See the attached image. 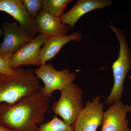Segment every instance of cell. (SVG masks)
I'll return each mask as SVG.
<instances>
[{"label":"cell","mask_w":131,"mask_h":131,"mask_svg":"<svg viewBox=\"0 0 131 131\" xmlns=\"http://www.w3.org/2000/svg\"><path fill=\"white\" fill-rule=\"evenodd\" d=\"M35 74L44 83L41 91L45 96L50 98L54 91H61L76 79L75 73L68 69L57 70L51 63L42 64L34 71Z\"/></svg>","instance_id":"5"},{"label":"cell","mask_w":131,"mask_h":131,"mask_svg":"<svg viewBox=\"0 0 131 131\" xmlns=\"http://www.w3.org/2000/svg\"><path fill=\"white\" fill-rule=\"evenodd\" d=\"M10 15L17 20L20 26L33 37L38 33L36 20L28 13L22 0H0V12Z\"/></svg>","instance_id":"10"},{"label":"cell","mask_w":131,"mask_h":131,"mask_svg":"<svg viewBox=\"0 0 131 131\" xmlns=\"http://www.w3.org/2000/svg\"><path fill=\"white\" fill-rule=\"evenodd\" d=\"M37 131H74L71 125H68L55 115L52 119L40 125Z\"/></svg>","instance_id":"15"},{"label":"cell","mask_w":131,"mask_h":131,"mask_svg":"<svg viewBox=\"0 0 131 131\" xmlns=\"http://www.w3.org/2000/svg\"><path fill=\"white\" fill-rule=\"evenodd\" d=\"M71 0H42V9L57 17L63 15L64 9Z\"/></svg>","instance_id":"14"},{"label":"cell","mask_w":131,"mask_h":131,"mask_svg":"<svg viewBox=\"0 0 131 131\" xmlns=\"http://www.w3.org/2000/svg\"><path fill=\"white\" fill-rule=\"evenodd\" d=\"M3 35V31L2 28L0 26V42H1V39Z\"/></svg>","instance_id":"19"},{"label":"cell","mask_w":131,"mask_h":131,"mask_svg":"<svg viewBox=\"0 0 131 131\" xmlns=\"http://www.w3.org/2000/svg\"><path fill=\"white\" fill-rule=\"evenodd\" d=\"M124 131H131V129H129V128H127V129H126L125 130H124Z\"/></svg>","instance_id":"20"},{"label":"cell","mask_w":131,"mask_h":131,"mask_svg":"<svg viewBox=\"0 0 131 131\" xmlns=\"http://www.w3.org/2000/svg\"><path fill=\"white\" fill-rule=\"evenodd\" d=\"M101 99L98 95L91 101H86L85 106L71 125L74 131H96L102 125L104 106Z\"/></svg>","instance_id":"7"},{"label":"cell","mask_w":131,"mask_h":131,"mask_svg":"<svg viewBox=\"0 0 131 131\" xmlns=\"http://www.w3.org/2000/svg\"><path fill=\"white\" fill-rule=\"evenodd\" d=\"M131 113V105L118 101L109 106L104 112L102 131H124L128 128L126 115Z\"/></svg>","instance_id":"9"},{"label":"cell","mask_w":131,"mask_h":131,"mask_svg":"<svg viewBox=\"0 0 131 131\" xmlns=\"http://www.w3.org/2000/svg\"><path fill=\"white\" fill-rule=\"evenodd\" d=\"M119 41V51L118 58L112 66L114 83L109 96L105 101L106 105H111L121 100L123 96L124 83L127 75L131 68V53L127 39L122 29L110 26Z\"/></svg>","instance_id":"3"},{"label":"cell","mask_w":131,"mask_h":131,"mask_svg":"<svg viewBox=\"0 0 131 131\" xmlns=\"http://www.w3.org/2000/svg\"><path fill=\"white\" fill-rule=\"evenodd\" d=\"M50 101L41 90L13 105L0 103V125L15 131H37V125L44 122Z\"/></svg>","instance_id":"1"},{"label":"cell","mask_w":131,"mask_h":131,"mask_svg":"<svg viewBox=\"0 0 131 131\" xmlns=\"http://www.w3.org/2000/svg\"><path fill=\"white\" fill-rule=\"evenodd\" d=\"M22 1L28 13L35 19L42 9V0H22Z\"/></svg>","instance_id":"16"},{"label":"cell","mask_w":131,"mask_h":131,"mask_svg":"<svg viewBox=\"0 0 131 131\" xmlns=\"http://www.w3.org/2000/svg\"><path fill=\"white\" fill-rule=\"evenodd\" d=\"M61 91V96L55 102L52 110L66 124L72 125L84 107L82 89L74 82L68 84Z\"/></svg>","instance_id":"4"},{"label":"cell","mask_w":131,"mask_h":131,"mask_svg":"<svg viewBox=\"0 0 131 131\" xmlns=\"http://www.w3.org/2000/svg\"><path fill=\"white\" fill-rule=\"evenodd\" d=\"M82 37V33L79 31L70 35L50 37L40 49L39 58L42 65L54 58L64 45L71 41L80 42Z\"/></svg>","instance_id":"12"},{"label":"cell","mask_w":131,"mask_h":131,"mask_svg":"<svg viewBox=\"0 0 131 131\" xmlns=\"http://www.w3.org/2000/svg\"><path fill=\"white\" fill-rule=\"evenodd\" d=\"M0 131H15L14 130H11L6 128L0 125Z\"/></svg>","instance_id":"18"},{"label":"cell","mask_w":131,"mask_h":131,"mask_svg":"<svg viewBox=\"0 0 131 131\" xmlns=\"http://www.w3.org/2000/svg\"><path fill=\"white\" fill-rule=\"evenodd\" d=\"M2 26L3 39L0 43V56L9 59L15 52L32 40L34 37L16 21L5 22Z\"/></svg>","instance_id":"6"},{"label":"cell","mask_w":131,"mask_h":131,"mask_svg":"<svg viewBox=\"0 0 131 131\" xmlns=\"http://www.w3.org/2000/svg\"><path fill=\"white\" fill-rule=\"evenodd\" d=\"M112 3L111 0H79L60 19L63 24L70 26L73 29L78 20L84 15L95 9L105 8Z\"/></svg>","instance_id":"11"},{"label":"cell","mask_w":131,"mask_h":131,"mask_svg":"<svg viewBox=\"0 0 131 131\" xmlns=\"http://www.w3.org/2000/svg\"><path fill=\"white\" fill-rule=\"evenodd\" d=\"M35 20L38 33L50 37L67 35L71 28L70 26L63 24L59 17L42 9Z\"/></svg>","instance_id":"13"},{"label":"cell","mask_w":131,"mask_h":131,"mask_svg":"<svg viewBox=\"0 0 131 131\" xmlns=\"http://www.w3.org/2000/svg\"><path fill=\"white\" fill-rule=\"evenodd\" d=\"M14 72V69L11 66L9 59L0 56V78L4 76L11 75Z\"/></svg>","instance_id":"17"},{"label":"cell","mask_w":131,"mask_h":131,"mask_svg":"<svg viewBox=\"0 0 131 131\" xmlns=\"http://www.w3.org/2000/svg\"><path fill=\"white\" fill-rule=\"evenodd\" d=\"M42 88L39 79L32 70L16 68L13 74L0 78V103L13 105Z\"/></svg>","instance_id":"2"},{"label":"cell","mask_w":131,"mask_h":131,"mask_svg":"<svg viewBox=\"0 0 131 131\" xmlns=\"http://www.w3.org/2000/svg\"><path fill=\"white\" fill-rule=\"evenodd\" d=\"M50 37L38 33L32 40L18 49L9 59L13 69L22 65L40 67L42 65L39 58L41 47Z\"/></svg>","instance_id":"8"}]
</instances>
